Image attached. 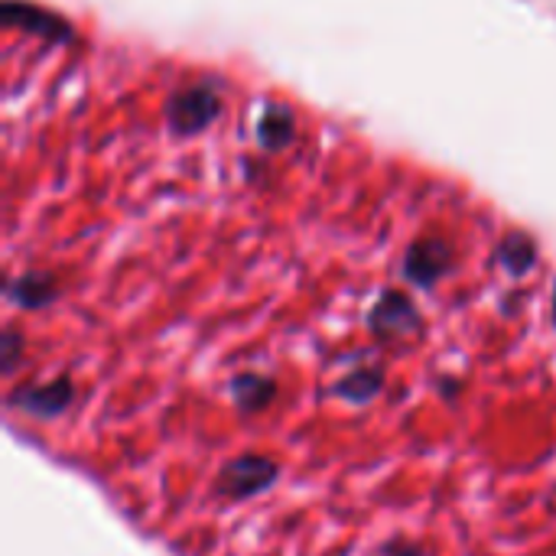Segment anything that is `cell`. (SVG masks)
Instances as JSON below:
<instances>
[{"label":"cell","mask_w":556,"mask_h":556,"mask_svg":"<svg viewBox=\"0 0 556 556\" xmlns=\"http://www.w3.org/2000/svg\"><path fill=\"white\" fill-rule=\"evenodd\" d=\"M257 140L267 150H280L293 140V114L280 104H267L257 124Z\"/></svg>","instance_id":"9c48e42d"},{"label":"cell","mask_w":556,"mask_h":556,"mask_svg":"<svg viewBox=\"0 0 556 556\" xmlns=\"http://www.w3.org/2000/svg\"><path fill=\"white\" fill-rule=\"evenodd\" d=\"M384 556H424L420 554V547H414V544H407V541H397V544H391Z\"/></svg>","instance_id":"4fadbf2b"},{"label":"cell","mask_w":556,"mask_h":556,"mask_svg":"<svg viewBox=\"0 0 556 556\" xmlns=\"http://www.w3.org/2000/svg\"><path fill=\"white\" fill-rule=\"evenodd\" d=\"M10 300L23 309H42L46 303H52L55 296V283L49 274H23L16 280H10L7 287Z\"/></svg>","instance_id":"ba28073f"},{"label":"cell","mask_w":556,"mask_h":556,"mask_svg":"<svg viewBox=\"0 0 556 556\" xmlns=\"http://www.w3.org/2000/svg\"><path fill=\"white\" fill-rule=\"evenodd\" d=\"M222 111V101H218V91L208 88V85H192L179 94L169 98V108H166V117L173 124V130L179 134H195L202 127H208Z\"/></svg>","instance_id":"7a4b0ae2"},{"label":"cell","mask_w":556,"mask_h":556,"mask_svg":"<svg viewBox=\"0 0 556 556\" xmlns=\"http://www.w3.org/2000/svg\"><path fill=\"white\" fill-rule=\"evenodd\" d=\"M0 16H3L7 26L36 33V36H46V39H68V36H72L68 23H65L59 13L42 10V7H36V3H26V0H7Z\"/></svg>","instance_id":"8992f818"},{"label":"cell","mask_w":556,"mask_h":556,"mask_svg":"<svg viewBox=\"0 0 556 556\" xmlns=\"http://www.w3.org/2000/svg\"><path fill=\"white\" fill-rule=\"evenodd\" d=\"M554 323H556V293H554Z\"/></svg>","instance_id":"5bb4252c"},{"label":"cell","mask_w":556,"mask_h":556,"mask_svg":"<svg viewBox=\"0 0 556 556\" xmlns=\"http://www.w3.org/2000/svg\"><path fill=\"white\" fill-rule=\"evenodd\" d=\"M368 326H371V332L378 336V339H404V336H414L417 329H420V313H417V306L410 303V296L407 293H397V290H391V293H384L378 303H375V309H371V316H368Z\"/></svg>","instance_id":"277c9868"},{"label":"cell","mask_w":556,"mask_h":556,"mask_svg":"<svg viewBox=\"0 0 556 556\" xmlns=\"http://www.w3.org/2000/svg\"><path fill=\"white\" fill-rule=\"evenodd\" d=\"M450 244L440 241V238H420L410 251H407V261H404V274L410 283L417 287H433L446 270H450Z\"/></svg>","instance_id":"5b68a950"},{"label":"cell","mask_w":556,"mask_h":556,"mask_svg":"<svg viewBox=\"0 0 556 556\" xmlns=\"http://www.w3.org/2000/svg\"><path fill=\"white\" fill-rule=\"evenodd\" d=\"M498 261L505 264L508 274L521 277V274H528V270L534 267V261H538V244H534L528 235H518V231H515V235H508V238L502 241Z\"/></svg>","instance_id":"8fae6325"},{"label":"cell","mask_w":556,"mask_h":556,"mask_svg":"<svg viewBox=\"0 0 556 556\" xmlns=\"http://www.w3.org/2000/svg\"><path fill=\"white\" fill-rule=\"evenodd\" d=\"M381 388H384L381 368H358V371H352L349 378H342L336 384V394L345 397L349 404H368V401H375L381 394Z\"/></svg>","instance_id":"30bf717a"},{"label":"cell","mask_w":556,"mask_h":556,"mask_svg":"<svg viewBox=\"0 0 556 556\" xmlns=\"http://www.w3.org/2000/svg\"><path fill=\"white\" fill-rule=\"evenodd\" d=\"M280 476V466L267 456H257V453H248V456H238L235 463H228L222 472H218V495L225 498H235V502H244V498H254L261 492H267Z\"/></svg>","instance_id":"6da1fadb"},{"label":"cell","mask_w":556,"mask_h":556,"mask_svg":"<svg viewBox=\"0 0 556 556\" xmlns=\"http://www.w3.org/2000/svg\"><path fill=\"white\" fill-rule=\"evenodd\" d=\"M72 397H75L72 381L68 378H55V381H46V384H23V388H16L7 397V404H10V410L29 414L36 420H52V417L68 410Z\"/></svg>","instance_id":"3957f363"},{"label":"cell","mask_w":556,"mask_h":556,"mask_svg":"<svg viewBox=\"0 0 556 556\" xmlns=\"http://www.w3.org/2000/svg\"><path fill=\"white\" fill-rule=\"evenodd\" d=\"M20 349H23V339L16 329H7L3 332V342H0V358H3V375H13L20 368Z\"/></svg>","instance_id":"7c38bea8"},{"label":"cell","mask_w":556,"mask_h":556,"mask_svg":"<svg viewBox=\"0 0 556 556\" xmlns=\"http://www.w3.org/2000/svg\"><path fill=\"white\" fill-rule=\"evenodd\" d=\"M231 397L241 414H261L277 397V381L267 375H238L231 381Z\"/></svg>","instance_id":"52a82bcc"}]
</instances>
